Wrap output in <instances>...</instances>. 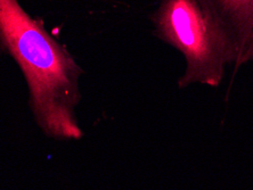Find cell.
<instances>
[{"instance_id":"obj_1","label":"cell","mask_w":253,"mask_h":190,"mask_svg":"<svg viewBox=\"0 0 253 190\" xmlns=\"http://www.w3.org/2000/svg\"><path fill=\"white\" fill-rule=\"evenodd\" d=\"M0 47L23 72L33 113L43 132L57 139L83 137L74 115L83 70L17 0H0Z\"/></svg>"},{"instance_id":"obj_2","label":"cell","mask_w":253,"mask_h":190,"mask_svg":"<svg viewBox=\"0 0 253 190\" xmlns=\"http://www.w3.org/2000/svg\"><path fill=\"white\" fill-rule=\"evenodd\" d=\"M154 35L181 53L186 69L179 88L200 83L218 87L236 57L196 0H161L152 14Z\"/></svg>"},{"instance_id":"obj_3","label":"cell","mask_w":253,"mask_h":190,"mask_svg":"<svg viewBox=\"0 0 253 190\" xmlns=\"http://www.w3.org/2000/svg\"><path fill=\"white\" fill-rule=\"evenodd\" d=\"M236 57V68L253 30V0H196Z\"/></svg>"},{"instance_id":"obj_4","label":"cell","mask_w":253,"mask_h":190,"mask_svg":"<svg viewBox=\"0 0 253 190\" xmlns=\"http://www.w3.org/2000/svg\"><path fill=\"white\" fill-rule=\"evenodd\" d=\"M248 63H253V30L250 37H249L247 43H245L244 49L242 51L239 63H237L235 69H240L242 65L248 64Z\"/></svg>"}]
</instances>
